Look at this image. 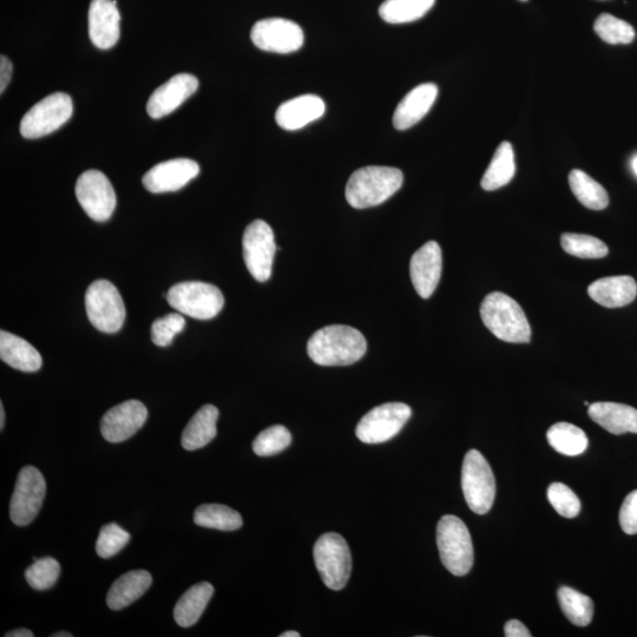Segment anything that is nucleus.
Wrapping results in <instances>:
<instances>
[{"mask_svg":"<svg viewBox=\"0 0 637 637\" xmlns=\"http://www.w3.org/2000/svg\"><path fill=\"white\" fill-rule=\"evenodd\" d=\"M194 522L200 527L221 531H235L244 521L238 511L222 504H203L194 514Z\"/></svg>","mask_w":637,"mask_h":637,"instance_id":"2f4dec72","label":"nucleus"},{"mask_svg":"<svg viewBox=\"0 0 637 637\" xmlns=\"http://www.w3.org/2000/svg\"><path fill=\"white\" fill-rule=\"evenodd\" d=\"M504 632L507 637H531L529 629L518 620L509 621L505 625Z\"/></svg>","mask_w":637,"mask_h":637,"instance_id":"37998d69","label":"nucleus"},{"mask_svg":"<svg viewBox=\"0 0 637 637\" xmlns=\"http://www.w3.org/2000/svg\"><path fill=\"white\" fill-rule=\"evenodd\" d=\"M594 30L602 41L608 44H630L635 39V30L632 25L616 18L609 13H602L596 19Z\"/></svg>","mask_w":637,"mask_h":637,"instance_id":"f704fd0d","label":"nucleus"},{"mask_svg":"<svg viewBox=\"0 0 637 637\" xmlns=\"http://www.w3.org/2000/svg\"><path fill=\"white\" fill-rule=\"evenodd\" d=\"M548 499L562 517L575 518L580 514L581 502L566 484L553 483L548 488Z\"/></svg>","mask_w":637,"mask_h":637,"instance_id":"58836bf2","label":"nucleus"},{"mask_svg":"<svg viewBox=\"0 0 637 637\" xmlns=\"http://www.w3.org/2000/svg\"><path fill=\"white\" fill-rule=\"evenodd\" d=\"M483 324L499 340L511 344H528L531 328L527 315L509 295L494 292L481 305Z\"/></svg>","mask_w":637,"mask_h":637,"instance_id":"7ed1b4c3","label":"nucleus"},{"mask_svg":"<svg viewBox=\"0 0 637 637\" xmlns=\"http://www.w3.org/2000/svg\"><path fill=\"white\" fill-rule=\"evenodd\" d=\"M548 442L561 455L580 456L588 448L586 433L569 423H557L547 432Z\"/></svg>","mask_w":637,"mask_h":637,"instance_id":"c756f323","label":"nucleus"},{"mask_svg":"<svg viewBox=\"0 0 637 637\" xmlns=\"http://www.w3.org/2000/svg\"><path fill=\"white\" fill-rule=\"evenodd\" d=\"M516 173L515 153L511 143L499 144L490 166L485 172L481 185L487 192H494L507 186Z\"/></svg>","mask_w":637,"mask_h":637,"instance_id":"cd10ccee","label":"nucleus"},{"mask_svg":"<svg viewBox=\"0 0 637 637\" xmlns=\"http://www.w3.org/2000/svg\"><path fill=\"white\" fill-rule=\"evenodd\" d=\"M200 174V166L189 159H175L156 164L143 176V186L150 193L176 192Z\"/></svg>","mask_w":637,"mask_h":637,"instance_id":"dca6fc26","label":"nucleus"},{"mask_svg":"<svg viewBox=\"0 0 637 637\" xmlns=\"http://www.w3.org/2000/svg\"><path fill=\"white\" fill-rule=\"evenodd\" d=\"M569 185L571 192L584 207L593 210H602L608 207L607 190L582 170L575 169L570 173Z\"/></svg>","mask_w":637,"mask_h":637,"instance_id":"7c9ffc66","label":"nucleus"},{"mask_svg":"<svg viewBox=\"0 0 637 637\" xmlns=\"http://www.w3.org/2000/svg\"><path fill=\"white\" fill-rule=\"evenodd\" d=\"M219 419L218 407L214 405L202 406L197 411L182 433V446L187 451L205 448L216 437V423Z\"/></svg>","mask_w":637,"mask_h":637,"instance_id":"a878e982","label":"nucleus"},{"mask_svg":"<svg viewBox=\"0 0 637 637\" xmlns=\"http://www.w3.org/2000/svg\"><path fill=\"white\" fill-rule=\"evenodd\" d=\"M588 294L597 304L607 308L625 307L635 300L637 284L628 275L596 280L588 288Z\"/></svg>","mask_w":637,"mask_h":637,"instance_id":"4be33fe9","label":"nucleus"},{"mask_svg":"<svg viewBox=\"0 0 637 637\" xmlns=\"http://www.w3.org/2000/svg\"><path fill=\"white\" fill-rule=\"evenodd\" d=\"M213 595L214 587L208 582L197 583L189 588L174 609V619L177 625L183 628L194 626L205 612Z\"/></svg>","mask_w":637,"mask_h":637,"instance_id":"bb28decb","label":"nucleus"},{"mask_svg":"<svg viewBox=\"0 0 637 637\" xmlns=\"http://www.w3.org/2000/svg\"><path fill=\"white\" fill-rule=\"evenodd\" d=\"M436 0H385L380 5L379 16L389 24H406L423 18Z\"/></svg>","mask_w":637,"mask_h":637,"instance_id":"c85d7f7f","label":"nucleus"},{"mask_svg":"<svg viewBox=\"0 0 637 637\" xmlns=\"http://www.w3.org/2000/svg\"><path fill=\"white\" fill-rule=\"evenodd\" d=\"M313 555L325 586L332 590L345 588L352 571V555L345 538L336 533L321 536Z\"/></svg>","mask_w":637,"mask_h":637,"instance_id":"0eeeda50","label":"nucleus"},{"mask_svg":"<svg viewBox=\"0 0 637 637\" xmlns=\"http://www.w3.org/2000/svg\"><path fill=\"white\" fill-rule=\"evenodd\" d=\"M620 525L627 535L637 534V490L630 492L620 510Z\"/></svg>","mask_w":637,"mask_h":637,"instance_id":"a19ab883","label":"nucleus"},{"mask_svg":"<svg viewBox=\"0 0 637 637\" xmlns=\"http://www.w3.org/2000/svg\"><path fill=\"white\" fill-rule=\"evenodd\" d=\"M153 583L147 570H134L124 574L111 586L107 603L113 610H122L139 600Z\"/></svg>","mask_w":637,"mask_h":637,"instance_id":"393cba45","label":"nucleus"},{"mask_svg":"<svg viewBox=\"0 0 637 637\" xmlns=\"http://www.w3.org/2000/svg\"><path fill=\"white\" fill-rule=\"evenodd\" d=\"M197 88H199V81L193 75L179 74L170 78L150 96L147 104L149 116L154 120H159V118L172 114L196 93Z\"/></svg>","mask_w":637,"mask_h":637,"instance_id":"a211bd4d","label":"nucleus"},{"mask_svg":"<svg viewBox=\"0 0 637 637\" xmlns=\"http://www.w3.org/2000/svg\"><path fill=\"white\" fill-rule=\"evenodd\" d=\"M88 318L98 331L116 333L126 321V306L120 292L108 280H96L85 294Z\"/></svg>","mask_w":637,"mask_h":637,"instance_id":"6e6552de","label":"nucleus"},{"mask_svg":"<svg viewBox=\"0 0 637 637\" xmlns=\"http://www.w3.org/2000/svg\"><path fill=\"white\" fill-rule=\"evenodd\" d=\"M147 419V407L139 400H128L105 413L101 422L102 436L109 443H122L133 437Z\"/></svg>","mask_w":637,"mask_h":637,"instance_id":"2eb2a0df","label":"nucleus"},{"mask_svg":"<svg viewBox=\"0 0 637 637\" xmlns=\"http://www.w3.org/2000/svg\"><path fill=\"white\" fill-rule=\"evenodd\" d=\"M244 259L248 272L259 282H266L272 277V267L277 244L273 229L267 222L255 220L246 228L244 239Z\"/></svg>","mask_w":637,"mask_h":637,"instance_id":"f8f14e48","label":"nucleus"},{"mask_svg":"<svg viewBox=\"0 0 637 637\" xmlns=\"http://www.w3.org/2000/svg\"><path fill=\"white\" fill-rule=\"evenodd\" d=\"M411 415V407L403 403L379 405L361 418L356 435L365 444L389 442L403 430Z\"/></svg>","mask_w":637,"mask_h":637,"instance_id":"9d476101","label":"nucleus"},{"mask_svg":"<svg viewBox=\"0 0 637 637\" xmlns=\"http://www.w3.org/2000/svg\"><path fill=\"white\" fill-rule=\"evenodd\" d=\"M169 305L197 320L216 317L225 306V297L218 287L201 281L180 282L167 293Z\"/></svg>","mask_w":637,"mask_h":637,"instance_id":"39448f33","label":"nucleus"},{"mask_svg":"<svg viewBox=\"0 0 637 637\" xmlns=\"http://www.w3.org/2000/svg\"><path fill=\"white\" fill-rule=\"evenodd\" d=\"M121 15L116 0H93L89 8V37L96 48L109 50L120 39Z\"/></svg>","mask_w":637,"mask_h":637,"instance_id":"6ab92c4d","label":"nucleus"},{"mask_svg":"<svg viewBox=\"0 0 637 637\" xmlns=\"http://www.w3.org/2000/svg\"><path fill=\"white\" fill-rule=\"evenodd\" d=\"M438 96V87L424 83L412 89L398 104L393 115V126L397 130H407L416 126L428 115Z\"/></svg>","mask_w":637,"mask_h":637,"instance_id":"aec40b11","label":"nucleus"},{"mask_svg":"<svg viewBox=\"0 0 637 637\" xmlns=\"http://www.w3.org/2000/svg\"><path fill=\"white\" fill-rule=\"evenodd\" d=\"M35 634L29 629H16L13 632L6 634V637H34Z\"/></svg>","mask_w":637,"mask_h":637,"instance_id":"c03bdc74","label":"nucleus"},{"mask_svg":"<svg viewBox=\"0 0 637 637\" xmlns=\"http://www.w3.org/2000/svg\"><path fill=\"white\" fill-rule=\"evenodd\" d=\"M561 245L564 252L581 259H602L609 252L603 241L586 234H563Z\"/></svg>","mask_w":637,"mask_h":637,"instance_id":"72a5a7b5","label":"nucleus"},{"mask_svg":"<svg viewBox=\"0 0 637 637\" xmlns=\"http://www.w3.org/2000/svg\"><path fill=\"white\" fill-rule=\"evenodd\" d=\"M437 545L443 566L455 576H465L474 566V545L465 523L446 515L437 525Z\"/></svg>","mask_w":637,"mask_h":637,"instance_id":"20e7f679","label":"nucleus"},{"mask_svg":"<svg viewBox=\"0 0 637 637\" xmlns=\"http://www.w3.org/2000/svg\"><path fill=\"white\" fill-rule=\"evenodd\" d=\"M632 167H633L634 173L637 175V156L634 157V160L632 162Z\"/></svg>","mask_w":637,"mask_h":637,"instance_id":"09e8293b","label":"nucleus"},{"mask_svg":"<svg viewBox=\"0 0 637 637\" xmlns=\"http://www.w3.org/2000/svg\"><path fill=\"white\" fill-rule=\"evenodd\" d=\"M588 415L601 428L620 436L625 433L637 435V410L619 403H595L589 405Z\"/></svg>","mask_w":637,"mask_h":637,"instance_id":"5701e85b","label":"nucleus"},{"mask_svg":"<svg viewBox=\"0 0 637 637\" xmlns=\"http://www.w3.org/2000/svg\"><path fill=\"white\" fill-rule=\"evenodd\" d=\"M462 489L469 508L478 515L487 514L496 497V481L481 452L466 453L462 468Z\"/></svg>","mask_w":637,"mask_h":637,"instance_id":"423d86ee","label":"nucleus"},{"mask_svg":"<svg viewBox=\"0 0 637 637\" xmlns=\"http://www.w3.org/2000/svg\"><path fill=\"white\" fill-rule=\"evenodd\" d=\"M564 615L575 626L587 627L594 617V602L573 588L561 587L557 593Z\"/></svg>","mask_w":637,"mask_h":637,"instance_id":"473e14b6","label":"nucleus"},{"mask_svg":"<svg viewBox=\"0 0 637 637\" xmlns=\"http://www.w3.org/2000/svg\"><path fill=\"white\" fill-rule=\"evenodd\" d=\"M5 425V411L3 403H0V429H4Z\"/></svg>","mask_w":637,"mask_h":637,"instance_id":"a18cd8bd","label":"nucleus"},{"mask_svg":"<svg viewBox=\"0 0 637 637\" xmlns=\"http://www.w3.org/2000/svg\"><path fill=\"white\" fill-rule=\"evenodd\" d=\"M0 358L4 363L23 372L41 370L43 359L34 346L28 341L9 332H0Z\"/></svg>","mask_w":637,"mask_h":637,"instance_id":"b1692460","label":"nucleus"},{"mask_svg":"<svg viewBox=\"0 0 637 637\" xmlns=\"http://www.w3.org/2000/svg\"><path fill=\"white\" fill-rule=\"evenodd\" d=\"M255 47L274 54H292L304 45V31L297 23L284 18H268L253 26Z\"/></svg>","mask_w":637,"mask_h":637,"instance_id":"4468645a","label":"nucleus"},{"mask_svg":"<svg viewBox=\"0 0 637 637\" xmlns=\"http://www.w3.org/2000/svg\"><path fill=\"white\" fill-rule=\"evenodd\" d=\"M325 111L326 104L319 96L302 95L281 104L275 114V121L280 128L294 131L319 120Z\"/></svg>","mask_w":637,"mask_h":637,"instance_id":"412c9836","label":"nucleus"},{"mask_svg":"<svg viewBox=\"0 0 637 637\" xmlns=\"http://www.w3.org/2000/svg\"><path fill=\"white\" fill-rule=\"evenodd\" d=\"M442 249L436 241H429L413 254L410 275L413 287L423 299H429L442 278Z\"/></svg>","mask_w":637,"mask_h":637,"instance_id":"f3484780","label":"nucleus"},{"mask_svg":"<svg viewBox=\"0 0 637 637\" xmlns=\"http://www.w3.org/2000/svg\"><path fill=\"white\" fill-rule=\"evenodd\" d=\"M186 327V319L181 314H168L166 317L156 319L151 326V340L156 346L167 347L173 343L176 334Z\"/></svg>","mask_w":637,"mask_h":637,"instance_id":"ea45409f","label":"nucleus"},{"mask_svg":"<svg viewBox=\"0 0 637 637\" xmlns=\"http://www.w3.org/2000/svg\"><path fill=\"white\" fill-rule=\"evenodd\" d=\"M130 541L128 531L116 523L104 525L96 542V553L102 558H111L120 553Z\"/></svg>","mask_w":637,"mask_h":637,"instance_id":"4c0bfd02","label":"nucleus"},{"mask_svg":"<svg viewBox=\"0 0 637 637\" xmlns=\"http://www.w3.org/2000/svg\"><path fill=\"white\" fill-rule=\"evenodd\" d=\"M367 341L363 333L346 325L321 328L308 340L307 353L320 366H348L365 356Z\"/></svg>","mask_w":637,"mask_h":637,"instance_id":"f257e3e1","label":"nucleus"},{"mask_svg":"<svg viewBox=\"0 0 637 637\" xmlns=\"http://www.w3.org/2000/svg\"><path fill=\"white\" fill-rule=\"evenodd\" d=\"M59 574H61V566L58 561L52 557H45L42 560H36L26 569L25 579L31 588L42 591L54 587Z\"/></svg>","mask_w":637,"mask_h":637,"instance_id":"e433bc0d","label":"nucleus"},{"mask_svg":"<svg viewBox=\"0 0 637 637\" xmlns=\"http://www.w3.org/2000/svg\"><path fill=\"white\" fill-rule=\"evenodd\" d=\"M402 170L392 167L370 166L354 172L345 190L346 200L356 209L382 205L402 188Z\"/></svg>","mask_w":637,"mask_h":637,"instance_id":"f03ea898","label":"nucleus"},{"mask_svg":"<svg viewBox=\"0 0 637 637\" xmlns=\"http://www.w3.org/2000/svg\"><path fill=\"white\" fill-rule=\"evenodd\" d=\"M47 482L35 466H25L19 472L10 503L11 521L25 527L35 520L42 509Z\"/></svg>","mask_w":637,"mask_h":637,"instance_id":"9b49d317","label":"nucleus"},{"mask_svg":"<svg viewBox=\"0 0 637 637\" xmlns=\"http://www.w3.org/2000/svg\"><path fill=\"white\" fill-rule=\"evenodd\" d=\"M78 202L90 219L105 222L116 209V193L107 176L98 170H88L78 177L76 188Z\"/></svg>","mask_w":637,"mask_h":637,"instance_id":"ddd939ff","label":"nucleus"},{"mask_svg":"<svg viewBox=\"0 0 637 637\" xmlns=\"http://www.w3.org/2000/svg\"><path fill=\"white\" fill-rule=\"evenodd\" d=\"M54 637H72V634L68 632H59L54 634Z\"/></svg>","mask_w":637,"mask_h":637,"instance_id":"de8ad7c7","label":"nucleus"},{"mask_svg":"<svg viewBox=\"0 0 637 637\" xmlns=\"http://www.w3.org/2000/svg\"><path fill=\"white\" fill-rule=\"evenodd\" d=\"M292 443L291 432L285 426L274 425L259 433L253 442V451L260 457L277 455Z\"/></svg>","mask_w":637,"mask_h":637,"instance_id":"c9c22d12","label":"nucleus"},{"mask_svg":"<svg viewBox=\"0 0 637 637\" xmlns=\"http://www.w3.org/2000/svg\"><path fill=\"white\" fill-rule=\"evenodd\" d=\"M281 637H300V633L298 632H286L280 635Z\"/></svg>","mask_w":637,"mask_h":637,"instance_id":"49530a36","label":"nucleus"},{"mask_svg":"<svg viewBox=\"0 0 637 637\" xmlns=\"http://www.w3.org/2000/svg\"><path fill=\"white\" fill-rule=\"evenodd\" d=\"M74 114V103L64 93H55L43 98L24 115L21 134L25 139H41L58 130Z\"/></svg>","mask_w":637,"mask_h":637,"instance_id":"1a4fd4ad","label":"nucleus"},{"mask_svg":"<svg viewBox=\"0 0 637 637\" xmlns=\"http://www.w3.org/2000/svg\"><path fill=\"white\" fill-rule=\"evenodd\" d=\"M13 67L10 59L2 55L0 57V94H4L6 88L11 81Z\"/></svg>","mask_w":637,"mask_h":637,"instance_id":"79ce46f5","label":"nucleus"}]
</instances>
